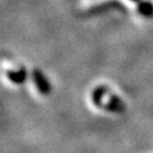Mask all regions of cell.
<instances>
[{
	"label": "cell",
	"mask_w": 153,
	"mask_h": 153,
	"mask_svg": "<svg viewBox=\"0 0 153 153\" xmlns=\"http://www.w3.org/2000/svg\"><path fill=\"white\" fill-rule=\"evenodd\" d=\"M33 81H34V84L38 88V91L42 95H49V93L51 92V85H50L49 81L45 78V76L41 71H33Z\"/></svg>",
	"instance_id": "6da1fadb"
},
{
	"label": "cell",
	"mask_w": 153,
	"mask_h": 153,
	"mask_svg": "<svg viewBox=\"0 0 153 153\" xmlns=\"http://www.w3.org/2000/svg\"><path fill=\"white\" fill-rule=\"evenodd\" d=\"M103 109L109 111V112H112V114H123L125 111L126 107L124 101L119 97H117L115 94H111L109 97L108 103H105L103 105Z\"/></svg>",
	"instance_id": "7a4b0ae2"
},
{
	"label": "cell",
	"mask_w": 153,
	"mask_h": 153,
	"mask_svg": "<svg viewBox=\"0 0 153 153\" xmlns=\"http://www.w3.org/2000/svg\"><path fill=\"white\" fill-rule=\"evenodd\" d=\"M108 93V88L105 85H100L95 88L92 92V102L98 108H103V97Z\"/></svg>",
	"instance_id": "3957f363"
},
{
	"label": "cell",
	"mask_w": 153,
	"mask_h": 153,
	"mask_svg": "<svg viewBox=\"0 0 153 153\" xmlns=\"http://www.w3.org/2000/svg\"><path fill=\"white\" fill-rule=\"evenodd\" d=\"M6 75H7V78L14 84H22L26 79V71L23 68L19 71H8L6 73Z\"/></svg>",
	"instance_id": "277c9868"
}]
</instances>
